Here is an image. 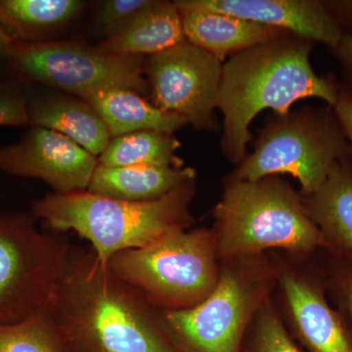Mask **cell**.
<instances>
[{"label":"cell","mask_w":352,"mask_h":352,"mask_svg":"<svg viewBox=\"0 0 352 352\" xmlns=\"http://www.w3.org/2000/svg\"><path fill=\"white\" fill-rule=\"evenodd\" d=\"M50 307L69 352H182L164 310L112 274L91 249L69 245Z\"/></svg>","instance_id":"1"},{"label":"cell","mask_w":352,"mask_h":352,"mask_svg":"<svg viewBox=\"0 0 352 352\" xmlns=\"http://www.w3.org/2000/svg\"><path fill=\"white\" fill-rule=\"evenodd\" d=\"M289 34L236 53L222 66L217 106L223 115L221 144L235 163L247 156L250 126L263 110L286 116L302 99H321L332 108L339 100L340 83L312 68L314 41Z\"/></svg>","instance_id":"2"},{"label":"cell","mask_w":352,"mask_h":352,"mask_svg":"<svg viewBox=\"0 0 352 352\" xmlns=\"http://www.w3.org/2000/svg\"><path fill=\"white\" fill-rule=\"evenodd\" d=\"M194 180L154 201H129L87 191L47 194L32 204L31 214L50 231H75L89 242L99 261L127 250L138 249L192 222L189 204Z\"/></svg>","instance_id":"3"},{"label":"cell","mask_w":352,"mask_h":352,"mask_svg":"<svg viewBox=\"0 0 352 352\" xmlns=\"http://www.w3.org/2000/svg\"><path fill=\"white\" fill-rule=\"evenodd\" d=\"M217 256L242 258L268 249L307 252L328 248L295 191L268 176L232 178L214 208Z\"/></svg>","instance_id":"4"},{"label":"cell","mask_w":352,"mask_h":352,"mask_svg":"<svg viewBox=\"0 0 352 352\" xmlns=\"http://www.w3.org/2000/svg\"><path fill=\"white\" fill-rule=\"evenodd\" d=\"M214 232L176 229L109 259L106 267L164 311L203 302L219 282Z\"/></svg>","instance_id":"5"},{"label":"cell","mask_w":352,"mask_h":352,"mask_svg":"<svg viewBox=\"0 0 352 352\" xmlns=\"http://www.w3.org/2000/svg\"><path fill=\"white\" fill-rule=\"evenodd\" d=\"M346 157H352L351 148L333 109L307 108L270 122L233 178L256 182L288 173L309 196L323 184L333 164Z\"/></svg>","instance_id":"6"},{"label":"cell","mask_w":352,"mask_h":352,"mask_svg":"<svg viewBox=\"0 0 352 352\" xmlns=\"http://www.w3.org/2000/svg\"><path fill=\"white\" fill-rule=\"evenodd\" d=\"M36 221L31 212H0V325L47 307L63 270L71 244Z\"/></svg>","instance_id":"7"},{"label":"cell","mask_w":352,"mask_h":352,"mask_svg":"<svg viewBox=\"0 0 352 352\" xmlns=\"http://www.w3.org/2000/svg\"><path fill=\"white\" fill-rule=\"evenodd\" d=\"M7 61L23 78L85 98L108 89H146L143 56L108 52L76 41L11 39Z\"/></svg>","instance_id":"8"},{"label":"cell","mask_w":352,"mask_h":352,"mask_svg":"<svg viewBox=\"0 0 352 352\" xmlns=\"http://www.w3.org/2000/svg\"><path fill=\"white\" fill-rule=\"evenodd\" d=\"M266 289L263 275L224 270L203 302L188 309L164 311L166 328L182 352H239L245 326Z\"/></svg>","instance_id":"9"},{"label":"cell","mask_w":352,"mask_h":352,"mask_svg":"<svg viewBox=\"0 0 352 352\" xmlns=\"http://www.w3.org/2000/svg\"><path fill=\"white\" fill-rule=\"evenodd\" d=\"M221 61L187 41L148 58L144 69L153 101L197 129L214 126Z\"/></svg>","instance_id":"10"},{"label":"cell","mask_w":352,"mask_h":352,"mask_svg":"<svg viewBox=\"0 0 352 352\" xmlns=\"http://www.w3.org/2000/svg\"><path fill=\"white\" fill-rule=\"evenodd\" d=\"M98 157L59 132L32 126L17 143L0 146V170L39 178L56 194L87 191Z\"/></svg>","instance_id":"11"},{"label":"cell","mask_w":352,"mask_h":352,"mask_svg":"<svg viewBox=\"0 0 352 352\" xmlns=\"http://www.w3.org/2000/svg\"><path fill=\"white\" fill-rule=\"evenodd\" d=\"M179 10H206L282 30L330 50L342 38L325 1L316 0H180Z\"/></svg>","instance_id":"12"},{"label":"cell","mask_w":352,"mask_h":352,"mask_svg":"<svg viewBox=\"0 0 352 352\" xmlns=\"http://www.w3.org/2000/svg\"><path fill=\"white\" fill-rule=\"evenodd\" d=\"M285 298L300 340L309 352H352V337L318 285L282 276Z\"/></svg>","instance_id":"13"},{"label":"cell","mask_w":352,"mask_h":352,"mask_svg":"<svg viewBox=\"0 0 352 352\" xmlns=\"http://www.w3.org/2000/svg\"><path fill=\"white\" fill-rule=\"evenodd\" d=\"M179 12L186 41L221 62L229 55L289 34L226 14L190 9Z\"/></svg>","instance_id":"14"},{"label":"cell","mask_w":352,"mask_h":352,"mask_svg":"<svg viewBox=\"0 0 352 352\" xmlns=\"http://www.w3.org/2000/svg\"><path fill=\"white\" fill-rule=\"evenodd\" d=\"M195 176L193 168L183 166H106L99 164L87 191L118 200L154 201L195 179Z\"/></svg>","instance_id":"15"},{"label":"cell","mask_w":352,"mask_h":352,"mask_svg":"<svg viewBox=\"0 0 352 352\" xmlns=\"http://www.w3.org/2000/svg\"><path fill=\"white\" fill-rule=\"evenodd\" d=\"M29 122L59 132L96 157L112 139L98 113L82 98L51 95L30 100Z\"/></svg>","instance_id":"16"},{"label":"cell","mask_w":352,"mask_h":352,"mask_svg":"<svg viewBox=\"0 0 352 352\" xmlns=\"http://www.w3.org/2000/svg\"><path fill=\"white\" fill-rule=\"evenodd\" d=\"M328 249L352 252V160L333 164L323 184L303 201Z\"/></svg>","instance_id":"17"},{"label":"cell","mask_w":352,"mask_h":352,"mask_svg":"<svg viewBox=\"0 0 352 352\" xmlns=\"http://www.w3.org/2000/svg\"><path fill=\"white\" fill-rule=\"evenodd\" d=\"M82 99L98 113L111 138L145 131L173 134L188 124L184 118L164 112L126 88H108Z\"/></svg>","instance_id":"18"},{"label":"cell","mask_w":352,"mask_h":352,"mask_svg":"<svg viewBox=\"0 0 352 352\" xmlns=\"http://www.w3.org/2000/svg\"><path fill=\"white\" fill-rule=\"evenodd\" d=\"M184 41L182 15L175 2L153 1L129 27L97 46L117 54L152 56Z\"/></svg>","instance_id":"19"},{"label":"cell","mask_w":352,"mask_h":352,"mask_svg":"<svg viewBox=\"0 0 352 352\" xmlns=\"http://www.w3.org/2000/svg\"><path fill=\"white\" fill-rule=\"evenodd\" d=\"M76 0H0V28L17 41H43L80 12Z\"/></svg>","instance_id":"20"},{"label":"cell","mask_w":352,"mask_h":352,"mask_svg":"<svg viewBox=\"0 0 352 352\" xmlns=\"http://www.w3.org/2000/svg\"><path fill=\"white\" fill-rule=\"evenodd\" d=\"M180 142L173 134L145 131L132 132L112 138L98 157L106 166H183L176 151Z\"/></svg>","instance_id":"21"},{"label":"cell","mask_w":352,"mask_h":352,"mask_svg":"<svg viewBox=\"0 0 352 352\" xmlns=\"http://www.w3.org/2000/svg\"><path fill=\"white\" fill-rule=\"evenodd\" d=\"M0 352H69V347L48 305L25 320L0 325Z\"/></svg>","instance_id":"22"},{"label":"cell","mask_w":352,"mask_h":352,"mask_svg":"<svg viewBox=\"0 0 352 352\" xmlns=\"http://www.w3.org/2000/svg\"><path fill=\"white\" fill-rule=\"evenodd\" d=\"M252 352H300L270 307L261 308Z\"/></svg>","instance_id":"23"},{"label":"cell","mask_w":352,"mask_h":352,"mask_svg":"<svg viewBox=\"0 0 352 352\" xmlns=\"http://www.w3.org/2000/svg\"><path fill=\"white\" fill-rule=\"evenodd\" d=\"M153 0H108L99 11L98 23L106 38H112L126 29L145 10Z\"/></svg>","instance_id":"24"},{"label":"cell","mask_w":352,"mask_h":352,"mask_svg":"<svg viewBox=\"0 0 352 352\" xmlns=\"http://www.w3.org/2000/svg\"><path fill=\"white\" fill-rule=\"evenodd\" d=\"M29 103L24 88L19 85L0 82V126H30Z\"/></svg>","instance_id":"25"},{"label":"cell","mask_w":352,"mask_h":352,"mask_svg":"<svg viewBox=\"0 0 352 352\" xmlns=\"http://www.w3.org/2000/svg\"><path fill=\"white\" fill-rule=\"evenodd\" d=\"M333 252L340 258L333 273V289L352 327V252Z\"/></svg>","instance_id":"26"},{"label":"cell","mask_w":352,"mask_h":352,"mask_svg":"<svg viewBox=\"0 0 352 352\" xmlns=\"http://www.w3.org/2000/svg\"><path fill=\"white\" fill-rule=\"evenodd\" d=\"M331 50L342 68V82L340 87L352 98V36L342 34L339 43Z\"/></svg>","instance_id":"27"},{"label":"cell","mask_w":352,"mask_h":352,"mask_svg":"<svg viewBox=\"0 0 352 352\" xmlns=\"http://www.w3.org/2000/svg\"><path fill=\"white\" fill-rule=\"evenodd\" d=\"M342 34L352 36V0L325 1Z\"/></svg>","instance_id":"28"},{"label":"cell","mask_w":352,"mask_h":352,"mask_svg":"<svg viewBox=\"0 0 352 352\" xmlns=\"http://www.w3.org/2000/svg\"><path fill=\"white\" fill-rule=\"evenodd\" d=\"M333 109L344 129L352 153V98L342 88L340 90L339 100Z\"/></svg>","instance_id":"29"},{"label":"cell","mask_w":352,"mask_h":352,"mask_svg":"<svg viewBox=\"0 0 352 352\" xmlns=\"http://www.w3.org/2000/svg\"><path fill=\"white\" fill-rule=\"evenodd\" d=\"M10 41L11 39L6 36V32L2 31L1 28H0V60H7Z\"/></svg>","instance_id":"30"}]
</instances>
